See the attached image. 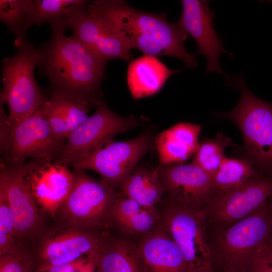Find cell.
<instances>
[{
    "mask_svg": "<svg viewBox=\"0 0 272 272\" xmlns=\"http://www.w3.org/2000/svg\"><path fill=\"white\" fill-rule=\"evenodd\" d=\"M48 41L38 47V67L48 80L49 96L83 100L97 106L102 101L101 85L106 62L73 35L63 24L50 25Z\"/></svg>",
    "mask_w": 272,
    "mask_h": 272,
    "instance_id": "obj_1",
    "label": "cell"
},
{
    "mask_svg": "<svg viewBox=\"0 0 272 272\" xmlns=\"http://www.w3.org/2000/svg\"><path fill=\"white\" fill-rule=\"evenodd\" d=\"M228 85L239 90L237 105L225 113H215L219 118L232 121L243 138L244 159L256 172L272 177V103L265 102L247 88L243 76L225 77Z\"/></svg>",
    "mask_w": 272,
    "mask_h": 272,
    "instance_id": "obj_3",
    "label": "cell"
},
{
    "mask_svg": "<svg viewBox=\"0 0 272 272\" xmlns=\"http://www.w3.org/2000/svg\"><path fill=\"white\" fill-rule=\"evenodd\" d=\"M270 219V232L268 243L272 246V196L268 201Z\"/></svg>",
    "mask_w": 272,
    "mask_h": 272,
    "instance_id": "obj_33",
    "label": "cell"
},
{
    "mask_svg": "<svg viewBox=\"0 0 272 272\" xmlns=\"http://www.w3.org/2000/svg\"><path fill=\"white\" fill-rule=\"evenodd\" d=\"M96 267V272H145L138 243L108 235L100 248Z\"/></svg>",
    "mask_w": 272,
    "mask_h": 272,
    "instance_id": "obj_22",
    "label": "cell"
},
{
    "mask_svg": "<svg viewBox=\"0 0 272 272\" xmlns=\"http://www.w3.org/2000/svg\"><path fill=\"white\" fill-rule=\"evenodd\" d=\"M33 259L26 249L0 255V272H32Z\"/></svg>",
    "mask_w": 272,
    "mask_h": 272,
    "instance_id": "obj_30",
    "label": "cell"
},
{
    "mask_svg": "<svg viewBox=\"0 0 272 272\" xmlns=\"http://www.w3.org/2000/svg\"><path fill=\"white\" fill-rule=\"evenodd\" d=\"M73 182V172L64 165L47 162L37 168L33 173L31 187L39 208L54 217L69 195Z\"/></svg>",
    "mask_w": 272,
    "mask_h": 272,
    "instance_id": "obj_17",
    "label": "cell"
},
{
    "mask_svg": "<svg viewBox=\"0 0 272 272\" xmlns=\"http://www.w3.org/2000/svg\"><path fill=\"white\" fill-rule=\"evenodd\" d=\"M18 49L13 56L3 59V88L0 100L7 103L10 129L43 107L47 97L37 84L34 70L40 61L38 47L26 38L15 40Z\"/></svg>",
    "mask_w": 272,
    "mask_h": 272,
    "instance_id": "obj_4",
    "label": "cell"
},
{
    "mask_svg": "<svg viewBox=\"0 0 272 272\" xmlns=\"http://www.w3.org/2000/svg\"><path fill=\"white\" fill-rule=\"evenodd\" d=\"M110 220L111 225L123 234L142 237L159 224L160 215L157 207L144 206L119 192L112 207Z\"/></svg>",
    "mask_w": 272,
    "mask_h": 272,
    "instance_id": "obj_20",
    "label": "cell"
},
{
    "mask_svg": "<svg viewBox=\"0 0 272 272\" xmlns=\"http://www.w3.org/2000/svg\"><path fill=\"white\" fill-rule=\"evenodd\" d=\"M268 202L245 218L225 228L215 242L214 255L225 272H248L252 257L268 241Z\"/></svg>",
    "mask_w": 272,
    "mask_h": 272,
    "instance_id": "obj_7",
    "label": "cell"
},
{
    "mask_svg": "<svg viewBox=\"0 0 272 272\" xmlns=\"http://www.w3.org/2000/svg\"><path fill=\"white\" fill-rule=\"evenodd\" d=\"M65 141L56 137L43 106L10 129L1 161L10 165L28 158L53 162Z\"/></svg>",
    "mask_w": 272,
    "mask_h": 272,
    "instance_id": "obj_10",
    "label": "cell"
},
{
    "mask_svg": "<svg viewBox=\"0 0 272 272\" xmlns=\"http://www.w3.org/2000/svg\"><path fill=\"white\" fill-rule=\"evenodd\" d=\"M85 0H33L29 25L47 23L66 24L75 17L87 11ZM66 29V28H65Z\"/></svg>",
    "mask_w": 272,
    "mask_h": 272,
    "instance_id": "obj_25",
    "label": "cell"
},
{
    "mask_svg": "<svg viewBox=\"0 0 272 272\" xmlns=\"http://www.w3.org/2000/svg\"><path fill=\"white\" fill-rule=\"evenodd\" d=\"M179 70L169 69L158 57L143 55L133 59L127 70V84L132 98L137 100L153 95L169 78Z\"/></svg>",
    "mask_w": 272,
    "mask_h": 272,
    "instance_id": "obj_21",
    "label": "cell"
},
{
    "mask_svg": "<svg viewBox=\"0 0 272 272\" xmlns=\"http://www.w3.org/2000/svg\"><path fill=\"white\" fill-rule=\"evenodd\" d=\"M67 29L105 62L113 59L128 61L133 58L132 48L123 37L107 22L93 13L88 12L75 17Z\"/></svg>",
    "mask_w": 272,
    "mask_h": 272,
    "instance_id": "obj_16",
    "label": "cell"
},
{
    "mask_svg": "<svg viewBox=\"0 0 272 272\" xmlns=\"http://www.w3.org/2000/svg\"><path fill=\"white\" fill-rule=\"evenodd\" d=\"M107 235L105 232L85 230L57 223L39 237L37 269L84 258L97 257Z\"/></svg>",
    "mask_w": 272,
    "mask_h": 272,
    "instance_id": "obj_12",
    "label": "cell"
},
{
    "mask_svg": "<svg viewBox=\"0 0 272 272\" xmlns=\"http://www.w3.org/2000/svg\"><path fill=\"white\" fill-rule=\"evenodd\" d=\"M201 126L190 122H179L158 133L154 144L158 151L160 165L185 162L198 148Z\"/></svg>",
    "mask_w": 272,
    "mask_h": 272,
    "instance_id": "obj_19",
    "label": "cell"
},
{
    "mask_svg": "<svg viewBox=\"0 0 272 272\" xmlns=\"http://www.w3.org/2000/svg\"><path fill=\"white\" fill-rule=\"evenodd\" d=\"M157 168L165 199L177 206L203 209L216 194L211 176L192 162L159 165Z\"/></svg>",
    "mask_w": 272,
    "mask_h": 272,
    "instance_id": "obj_14",
    "label": "cell"
},
{
    "mask_svg": "<svg viewBox=\"0 0 272 272\" xmlns=\"http://www.w3.org/2000/svg\"><path fill=\"white\" fill-rule=\"evenodd\" d=\"M119 192L141 205L156 207L165 194L158 168L137 166L121 184Z\"/></svg>",
    "mask_w": 272,
    "mask_h": 272,
    "instance_id": "obj_24",
    "label": "cell"
},
{
    "mask_svg": "<svg viewBox=\"0 0 272 272\" xmlns=\"http://www.w3.org/2000/svg\"><path fill=\"white\" fill-rule=\"evenodd\" d=\"M271 196L272 177L258 174L230 191L216 194L208 203L207 219L223 230L263 207Z\"/></svg>",
    "mask_w": 272,
    "mask_h": 272,
    "instance_id": "obj_13",
    "label": "cell"
},
{
    "mask_svg": "<svg viewBox=\"0 0 272 272\" xmlns=\"http://www.w3.org/2000/svg\"><path fill=\"white\" fill-rule=\"evenodd\" d=\"M96 107L94 113L66 139L59 155L53 162L72 166L92 152L112 142L117 134L139 125L135 116H120L111 111L105 101L102 100Z\"/></svg>",
    "mask_w": 272,
    "mask_h": 272,
    "instance_id": "obj_9",
    "label": "cell"
},
{
    "mask_svg": "<svg viewBox=\"0 0 272 272\" xmlns=\"http://www.w3.org/2000/svg\"><path fill=\"white\" fill-rule=\"evenodd\" d=\"M232 140L219 131L212 139L203 138L193 155L192 162L196 164L211 176L220 166L225 157V149Z\"/></svg>",
    "mask_w": 272,
    "mask_h": 272,
    "instance_id": "obj_28",
    "label": "cell"
},
{
    "mask_svg": "<svg viewBox=\"0 0 272 272\" xmlns=\"http://www.w3.org/2000/svg\"><path fill=\"white\" fill-rule=\"evenodd\" d=\"M138 242L145 272H187L182 253L159 224Z\"/></svg>",
    "mask_w": 272,
    "mask_h": 272,
    "instance_id": "obj_18",
    "label": "cell"
},
{
    "mask_svg": "<svg viewBox=\"0 0 272 272\" xmlns=\"http://www.w3.org/2000/svg\"><path fill=\"white\" fill-rule=\"evenodd\" d=\"M154 144L151 133L143 132L130 140L111 142L79 160L72 166L98 173L103 181L116 190L141 158L152 150Z\"/></svg>",
    "mask_w": 272,
    "mask_h": 272,
    "instance_id": "obj_11",
    "label": "cell"
},
{
    "mask_svg": "<svg viewBox=\"0 0 272 272\" xmlns=\"http://www.w3.org/2000/svg\"><path fill=\"white\" fill-rule=\"evenodd\" d=\"M74 182L65 200L56 212L57 223L80 229L104 232L110 224L113 204L119 192L85 170L73 168Z\"/></svg>",
    "mask_w": 272,
    "mask_h": 272,
    "instance_id": "obj_5",
    "label": "cell"
},
{
    "mask_svg": "<svg viewBox=\"0 0 272 272\" xmlns=\"http://www.w3.org/2000/svg\"><path fill=\"white\" fill-rule=\"evenodd\" d=\"M258 174L247 160L228 158L226 156L211 176L216 194L230 191Z\"/></svg>",
    "mask_w": 272,
    "mask_h": 272,
    "instance_id": "obj_26",
    "label": "cell"
},
{
    "mask_svg": "<svg viewBox=\"0 0 272 272\" xmlns=\"http://www.w3.org/2000/svg\"><path fill=\"white\" fill-rule=\"evenodd\" d=\"M182 11L177 22L182 30L195 42L196 54H202L207 64L206 74L216 72L225 74L219 63L223 54L232 55L224 48L214 26L215 13L208 1L182 0Z\"/></svg>",
    "mask_w": 272,
    "mask_h": 272,
    "instance_id": "obj_15",
    "label": "cell"
},
{
    "mask_svg": "<svg viewBox=\"0 0 272 272\" xmlns=\"http://www.w3.org/2000/svg\"><path fill=\"white\" fill-rule=\"evenodd\" d=\"M91 106L85 101L49 96L44 108L56 137L65 141L88 118Z\"/></svg>",
    "mask_w": 272,
    "mask_h": 272,
    "instance_id": "obj_23",
    "label": "cell"
},
{
    "mask_svg": "<svg viewBox=\"0 0 272 272\" xmlns=\"http://www.w3.org/2000/svg\"><path fill=\"white\" fill-rule=\"evenodd\" d=\"M248 272H272V246L268 242L254 254Z\"/></svg>",
    "mask_w": 272,
    "mask_h": 272,
    "instance_id": "obj_32",
    "label": "cell"
},
{
    "mask_svg": "<svg viewBox=\"0 0 272 272\" xmlns=\"http://www.w3.org/2000/svg\"><path fill=\"white\" fill-rule=\"evenodd\" d=\"M33 0H1L0 20L16 35L15 39L26 37Z\"/></svg>",
    "mask_w": 272,
    "mask_h": 272,
    "instance_id": "obj_27",
    "label": "cell"
},
{
    "mask_svg": "<svg viewBox=\"0 0 272 272\" xmlns=\"http://www.w3.org/2000/svg\"><path fill=\"white\" fill-rule=\"evenodd\" d=\"M97 258L88 257L37 269L36 272H95Z\"/></svg>",
    "mask_w": 272,
    "mask_h": 272,
    "instance_id": "obj_31",
    "label": "cell"
},
{
    "mask_svg": "<svg viewBox=\"0 0 272 272\" xmlns=\"http://www.w3.org/2000/svg\"><path fill=\"white\" fill-rule=\"evenodd\" d=\"M160 224L179 247L187 272H214L206 225L207 210H193L162 199L157 206Z\"/></svg>",
    "mask_w": 272,
    "mask_h": 272,
    "instance_id": "obj_6",
    "label": "cell"
},
{
    "mask_svg": "<svg viewBox=\"0 0 272 272\" xmlns=\"http://www.w3.org/2000/svg\"><path fill=\"white\" fill-rule=\"evenodd\" d=\"M45 160L32 159L7 164L1 161L0 185L5 189L13 216L17 240H34L44 231L39 207L34 198L31 181L34 171Z\"/></svg>",
    "mask_w": 272,
    "mask_h": 272,
    "instance_id": "obj_8",
    "label": "cell"
},
{
    "mask_svg": "<svg viewBox=\"0 0 272 272\" xmlns=\"http://www.w3.org/2000/svg\"><path fill=\"white\" fill-rule=\"evenodd\" d=\"M24 249L16 238L8 195L5 188L0 185V255L16 253Z\"/></svg>",
    "mask_w": 272,
    "mask_h": 272,
    "instance_id": "obj_29",
    "label": "cell"
},
{
    "mask_svg": "<svg viewBox=\"0 0 272 272\" xmlns=\"http://www.w3.org/2000/svg\"><path fill=\"white\" fill-rule=\"evenodd\" d=\"M87 11L107 22L131 48L144 55L172 56L187 67L197 66V54L188 52L184 46L187 34L166 15L137 10L122 0L93 1Z\"/></svg>",
    "mask_w": 272,
    "mask_h": 272,
    "instance_id": "obj_2",
    "label": "cell"
}]
</instances>
